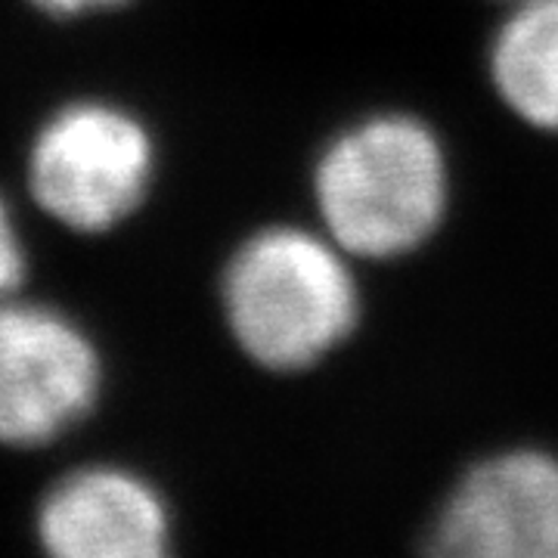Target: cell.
<instances>
[{"label":"cell","mask_w":558,"mask_h":558,"mask_svg":"<svg viewBox=\"0 0 558 558\" xmlns=\"http://www.w3.org/2000/svg\"><path fill=\"white\" fill-rule=\"evenodd\" d=\"M314 186L341 248L391 258L435 233L447 205V165L422 121L379 116L326 146Z\"/></svg>","instance_id":"6da1fadb"},{"label":"cell","mask_w":558,"mask_h":558,"mask_svg":"<svg viewBox=\"0 0 558 558\" xmlns=\"http://www.w3.org/2000/svg\"><path fill=\"white\" fill-rule=\"evenodd\" d=\"M223 304L242 351L267 369H304L357 323V286L329 242L270 227L242 242L223 277Z\"/></svg>","instance_id":"7a4b0ae2"},{"label":"cell","mask_w":558,"mask_h":558,"mask_svg":"<svg viewBox=\"0 0 558 558\" xmlns=\"http://www.w3.org/2000/svg\"><path fill=\"white\" fill-rule=\"evenodd\" d=\"M153 140L124 109L75 102L32 149V193L72 230L100 233L137 208L153 178Z\"/></svg>","instance_id":"3957f363"},{"label":"cell","mask_w":558,"mask_h":558,"mask_svg":"<svg viewBox=\"0 0 558 558\" xmlns=\"http://www.w3.org/2000/svg\"><path fill=\"white\" fill-rule=\"evenodd\" d=\"M100 388L94 344L38 304L0 301V444L35 447L90 410Z\"/></svg>","instance_id":"277c9868"},{"label":"cell","mask_w":558,"mask_h":558,"mask_svg":"<svg viewBox=\"0 0 558 558\" xmlns=\"http://www.w3.org/2000/svg\"><path fill=\"white\" fill-rule=\"evenodd\" d=\"M432 553L558 558V459L515 450L475 465L432 524Z\"/></svg>","instance_id":"5b68a950"},{"label":"cell","mask_w":558,"mask_h":558,"mask_svg":"<svg viewBox=\"0 0 558 558\" xmlns=\"http://www.w3.org/2000/svg\"><path fill=\"white\" fill-rule=\"evenodd\" d=\"M38 534L60 558H156L168 549V515L149 484L90 469L50 490Z\"/></svg>","instance_id":"8992f818"},{"label":"cell","mask_w":558,"mask_h":558,"mask_svg":"<svg viewBox=\"0 0 558 558\" xmlns=\"http://www.w3.org/2000/svg\"><path fill=\"white\" fill-rule=\"evenodd\" d=\"M490 72L512 112L558 131V0H519L494 40Z\"/></svg>","instance_id":"52a82bcc"},{"label":"cell","mask_w":558,"mask_h":558,"mask_svg":"<svg viewBox=\"0 0 558 558\" xmlns=\"http://www.w3.org/2000/svg\"><path fill=\"white\" fill-rule=\"evenodd\" d=\"M22 270H25V258H22V245L16 240V227L0 199V299L20 286Z\"/></svg>","instance_id":"ba28073f"},{"label":"cell","mask_w":558,"mask_h":558,"mask_svg":"<svg viewBox=\"0 0 558 558\" xmlns=\"http://www.w3.org/2000/svg\"><path fill=\"white\" fill-rule=\"evenodd\" d=\"M40 10L47 13H57V16H78L87 10H100V7H116L124 0H35Z\"/></svg>","instance_id":"9c48e42d"}]
</instances>
